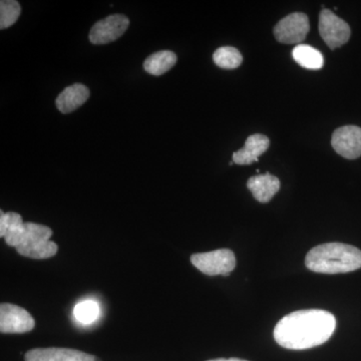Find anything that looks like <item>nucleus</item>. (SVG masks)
Instances as JSON below:
<instances>
[{
  "label": "nucleus",
  "instance_id": "obj_9",
  "mask_svg": "<svg viewBox=\"0 0 361 361\" xmlns=\"http://www.w3.org/2000/svg\"><path fill=\"white\" fill-rule=\"evenodd\" d=\"M332 148L338 155L349 160L361 156V128L344 126L334 130L331 139Z\"/></svg>",
  "mask_w": 361,
  "mask_h": 361
},
{
  "label": "nucleus",
  "instance_id": "obj_11",
  "mask_svg": "<svg viewBox=\"0 0 361 361\" xmlns=\"http://www.w3.org/2000/svg\"><path fill=\"white\" fill-rule=\"evenodd\" d=\"M270 141L264 135H252L246 140L245 146L233 154V161L237 165H250L258 161L259 157L269 148Z\"/></svg>",
  "mask_w": 361,
  "mask_h": 361
},
{
  "label": "nucleus",
  "instance_id": "obj_17",
  "mask_svg": "<svg viewBox=\"0 0 361 361\" xmlns=\"http://www.w3.org/2000/svg\"><path fill=\"white\" fill-rule=\"evenodd\" d=\"M20 4L16 0H2L0 2V28L11 27L20 18Z\"/></svg>",
  "mask_w": 361,
  "mask_h": 361
},
{
  "label": "nucleus",
  "instance_id": "obj_6",
  "mask_svg": "<svg viewBox=\"0 0 361 361\" xmlns=\"http://www.w3.org/2000/svg\"><path fill=\"white\" fill-rule=\"evenodd\" d=\"M308 16L302 13L289 14L275 25L274 37L278 42L285 44H298L305 39L310 32Z\"/></svg>",
  "mask_w": 361,
  "mask_h": 361
},
{
  "label": "nucleus",
  "instance_id": "obj_3",
  "mask_svg": "<svg viewBox=\"0 0 361 361\" xmlns=\"http://www.w3.org/2000/svg\"><path fill=\"white\" fill-rule=\"evenodd\" d=\"M305 265L313 272L323 274L353 272L361 268V251L348 244H322L308 252Z\"/></svg>",
  "mask_w": 361,
  "mask_h": 361
},
{
  "label": "nucleus",
  "instance_id": "obj_14",
  "mask_svg": "<svg viewBox=\"0 0 361 361\" xmlns=\"http://www.w3.org/2000/svg\"><path fill=\"white\" fill-rule=\"evenodd\" d=\"M176 63H177V56L174 52L161 51L152 54L145 61L144 68L149 75L159 77L170 71Z\"/></svg>",
  "mask_w": 361,
  "mask_h": 361
},
{
  "label": "nucleus",
  "instance_id": "obj_12",
  "mask_svg": "<svg viewBox=\"0 0 361 361\" xmlns=\"http://www.w3.org/2000/svg\"><path fill=\"white\" fill-rule=\"evenodd\" d=\"M247 187L256 200L260 203H268L279 191L280 180L275 176L266 173L251 177L247 182Z\"/></svg>",
  "mask_w": 361,
  "mask_h": 361
},
{
  "label": "nucleus",
  "instance_id": "obj_2",
  "mask_svg": "<svg viewBox=\"0 0 361 361\" xmlns=\"http://www.w3.org/2000/svg\"><path fill=\"white\" fill-rule=\"evenodd\" d=\"M0 236L21 256L47 259L56 255L58 245L51 241L52 230L37 223L23 222L18 213H0Z\"/></svg>",
  "mask_w": 361,
  "mask_h": 361
},
{
  "label": "nucleus",
  "instance_id": "obj_13",
  "mask_svg": "<svg viewBox=\"0 0 361 361\" xmlns=\"http://www.w3.org/2000/svg\"><path fill=\"white\" fill-rule=\"evenodd\" d=\"M90 97V90L82 84L66 87L56 99V108L63 114H70L82 106Z\"/></svg>",
  "mask_w": 361,
  "mask_h": 361
},
{
  "label": "nucleus",
  "instance_id": "obj_5",
  "mask_svg": "<svg viewBox=\"0 0 361 361\" xmlns=\"http://www.w3.org/2000/svg\"><path fill=\"white\" fill-rule=\"evenodd\" d=\"M318 26L322 39L329 45L330 49L342 47L350 39V26L329 9H323L320 13Z\"/></svg>",
  "mask_w": 361,
  "mask_h": 361
},
{
  "label": "nucleus",
  "instance_id": "obj_1",
  "mask_svg": "<svg viewBox=\"0 0 361 361\" xmlns=\"http://www.w3.org/2000/svg\"><path fill=\"white\" fill-rule=\"evenodd\" d=\"M336 327V317L329 311L298 310L277 323L274 338L282 348L303 350L329 341Z\"/></svg>",
  "mask_w": 361,
  "mask_h": 361
},
{
  "label": "nucleus",
  "instance_id": "obj_8",
  "mask_svg": "<svg viewBox=\"0 0 361 361\" xmlns=\"http://www.w3.org/2000/svg\"><path fill=\"white\" fill-rule=\"evenodd\" d=\"M129 18L123 14H113L97 21L90 32V40L94 44H106L120 39L129 27Z\"/></svg>",
  "mask_w": 361,
  "mask_h": 361
},
{
  "label": "nucleus",
  "instance_id": "obj_18",
  "mask_svg": "<svg viewBox=\"0 0 361 361\" xmlns=\"http://www.w3.org/2000/svg\"><path fill=\"white\" fill-rule=\"evenodd\" d=\"M99 313L101 310H99V304L92 300H85L77 304L73 310L75 317L82 324H90L96 322Z\"/></svg>",
  "mask_w": 361,
  "mask_h": 361
},
{
  "label": "nucleus",
  "instance_id": "obj_19",
  "mask_svg": "<svg viewBox=\"0 0 361 361\" xmlns=\"http://www.w3.org/2000/svg\"><path fill=\"white\" fill-rule=\"evenodd\" d=\"M208 361H247L244 360H239V358H229V360H226V358H218V360H212Z\"/></svg>",
  "mask_w": 361,
  "mask_h": 361
},
{
  "label": "nucleus",
  "instance_id": "obj_7",
  "mask_svg": "<svg viewBox=\"0 0 361 361\" xmlns=\"http://www.w3.org/2000/svg\"><path fill=\"white\" fill-rule=\"evenodd\" d=\"M30 313L11 303L0 305V331L1 334H25L35 327Z\"/></svg>",
  "mask_w": 361,
  "mask_h": 361
},
{
  "label": "nucleus",
  "instance_id": "obj_16",
  "mask_svg": "<svg viewBox=\"0 0 361 361\" xmlns=\"http://www.w3.org/2000/svg\"><path fill=\"white\" fill-rule=\"evenodd\" d=\"M215 65L224 70H234L241 66L243 58L238 49L232 47H222L214 52Z\"/></svg>",
  "mask_w": 361,
  "mask_h": 361
},
{
  "label": "nucleus",
  "instance_id": "obj_10",
  "mask_svg": "<svg viewBox=\"0 0 361 361\" xmlns=\"http://www.w3.org/2000/svg\"><path fill=\"white\" fill-rule=\"evenodd\" d=\"M25 361H101L96 356L70 348H35L26 353Z\"/></svg>",
  "mask_w": 361,
  "mask_h": 361
},
{
  "label": "nucleus",
  "instance_id": "obj_4",
  "mask_svg": "<svg viewBox=\"0 0 361 361\" xmlns=\"http://www.w3.org/2000/svg\"><path fill=\"white\" fill-rule=\"evenodd\" d=\"M191 262L197 269L209 276H228L236 267V257L230 249L193 254Z\"/></svg>",
  "mask_w": 361,
  "mask_h": 361
},
{
  "label": "nucleus",
  "instance_id": "obj_15",
  "mask_svg": "<svg viewBox=\"0 0 361 361\" xmlns=\"http://www.w3.org/2000/svg\"><path fill=\"white\" fill-rule=\"evenodd\" d=\"M294 61L307 70H320L324 65L322 52L307 44H298L292 51Z\"/></svg>",
  "mask_w": 361,
  "mask_h": 361
}]
</instances>
